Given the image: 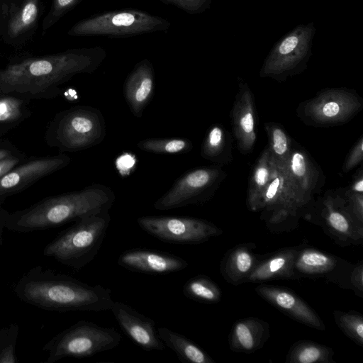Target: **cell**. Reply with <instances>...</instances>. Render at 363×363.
I'll list each match as a JSON object with an SVG mask.
<instances>
[{
  "instance_id": "1",
  "label": "cell",
  "mask_w": 363,
  "mask_h": 363,
  "mask_svg": "<svg viewBox=\"0 0 363 363\" xmlns=\"http://www.w3.org/2000/svg\"><path fill=\"white\" fill-rule=\"evenodd\" d=\"M106 54L103 47L96 45L22 57L0 69V94H39L76 74L94 72Z\"/></svg>"
},
{
  "instance_id": "2",
  "label": "cell",
  "mask_w": 363,
  "mask_h": 363,
  "mask_svg": "<svg viewBox=\"0 0 363 363\" xmlns=\"http://www.w3.org/2000/svg\"><path fill=\"white\" fill-rule=\"evenodd\" d=\"M116 200L113 191L101 184L50 198L20 215L16 225L22 229H43L109 212Z\"/></svg>"
},
{
  "instance_id": "3",
  "label": "cell",
  "mask_w": 363,
  "mask_h": 363,
  "mask_svg": "<svg viewBox=\"0 0 363 363\" xmlns=\"http://www.w3.org/2000/svg\"><path fill=\"white\" fill-rule=\"evenodd\" d=\"M20 294L33 304L60 311H106L114 301L109 289L65 276L26 281Z\"/></svg>"
},
{
  "instance_id": "4",
  "label": "cell",
  "mask_w": 363,
  "mask_h": 363,
  "mask_svg": "<svg viewBox=\"0 0 363 363\" xmlns=\"http://www.w3.org/2000/svg\"><path fill=\"white\" fill-rule=\"evenodd\" d=\"M110 222L109 212L79 219L50 242L45 253L73 268L81 269L97 255Z\"/></svg>"
},
{
  "instance_id": "5",
  "label": "cell",
  "mask_w": 363,
  "mask_h": 363,
  "mask_svg": "<svg viewBox=\"0 0 363 363\" xmlns=\"http://www.w3.org/2000/svg\"><path fill=\"white\" fill-rule=\"evenodd\" d=\"M170 26V22L162 17L136 9H123L98 13L82 19L69 28L67 35L128 38L166 32Z\"/></svg>"
},
{
  "instance_id": "6",
  "label": "cell",
  "mask_w": 363,
  "mask_h": 363,
  "mask_svg": "<svg viewBox=\"0 0 363 363\" xmlns=\"http://www.w3.org/2000/svg\"><path fill=\"white\" fill-rule=\"evenodd\" d=\"M315 30L311 22L300 24L287 33L267 55L259 71L260 77L284 82L305 70L312 55Z\"/></svg>"
},
{
  "instance_id": "7",
  "label": "cell",
  "mask_w": 363,
  "mask_h": 363,
  "mask_svg": "<svg viewBox=\"0 0 363 363\" xmlns=\"http://www.w3.org/2000/svg\"><path fill=\"white\" fill-rule=\"evenodd\" d=\"M121 335L114 328L81 320L57 335L48 344V362L65 357L84 358L116 348Z\"/></svg>"
},
{
  "instance_id": "8",
  "label": "cell",
  "mask_w": 363,
  "mask_h": 363,
  "mask_svg": "<svg viewBox=\"0 0 363 363\" xmlns=\"http://www.w3.org/2000/svg\"><path fill=\"white\" fill-rule=\"evenodd\" d=\"M362 108L363 99L354 90L328 88L300 103L296 115L307 125L332 127L349 122Z\"/></svg>"
},
{
  "instance_id": "9",
  "label": "cell",
  "mask_w": 363,
  "mask_h": 363,
  "mask_svg": "<svg viewBox=\"0 0 363 363\" xmlns=\"http://www.w3.org/2000/svg\"><path fill=\"white\" fill-rule=\"evenodd\" d=\"M221 167L215 164L185 172L154 203V208L166 211L206 202L226 177Z\"/></svg>"
},
{
  "instance_id": "10",
  "label": "cell",
  "mask_w": 363,
  "mask_h": 363,
  "mask_svg": "<svg viewBox=\"0 0 363 363\" xmlns=\"http://www.w3.org/2000/svg\"><path fill=\"white\" fill-rule=\"evenodd\" d=\"M313 204L307 202L291 184L285 166L275 163L272 179L265 188L256 211H262L267 222L272 225L303 216L308 218V211Z\"/></svg>"
},
{
  "instance_id": "11",
  "label": "cell",
  "mask_w": 363,
  "mask_h": 363,
  "mask_svg": "<svg viewBox=\"0 0 363 363\" xmlns=\"http://www.w3.org/2000/svg\"><path fill=\"white\" fill-rule=\"evenodd\" d=\"M106 135L104 117L101 111L89 106H79L67 111L59 121L57 139L68 151H79L101 143Z\"/></svg>"
},
{
  "instance_id": "12",
  "label": "cell",
  "mask_w": 363,
  "mask_h": 363,
  "mask_svg": "<svg viewBox=\"0 0 363 363\" xmlns=\"http://www.w3.org/2000/svg\"><path fill=\"white\" fill-rule=\"evenodd\" d=\"M137 223L148 234L169 243L201 244L222 234L212 223L193 217L145 216L138 218Z\"/></svg>"
},
{
  "instance_id": "13",
  "label": "cell",
  "mask_w": 363,
  "mask_h": 363,
  "mask_svg": "<svg viewBox=\"0 0 363 363\" xmlns=\"http://www.w3.org/2000/svg\"><path fill=\"white\" fill-rule=\"evenodd\" d=\"M0 40L21 48L35 34L43 12L42 0H1Z\"/></svg>"
},
{
  "instance_id": "14",
  "label": "cell",
  "mask_w": 363,
  "mask_h": 363,
  "mask_svg": "<svg viewBox=\"0 0 363 363\" xmlns=\"http://www.w3.org/2000/svg\"><path fill=\"white\" fill-rule=\"evenodd\" d=\"M314 207L328 234L339 242L358 245L363 240V223L350 208L341 189L327 191Z\"/></svg>"
},
{
  "instance_id": "15",
  "label": "cell",
  "mask_w": 363,
  "mask_h": 363,
  "mask_svg": "<svg viewBox=\"0 0 363 363\" xmlns=\"http://www.w3.org/2000/svg\"><path fill=\"white\" fill-rule=\"evenodd\" d=\"M352 265L337 256L313 247L299 246L294 264L296 279L325 278L343 288H351L350 275Z\"/></svg>"
},
{
  "instance_id": "16",
  "label": "cell",
  "mask_w": 363,
  "mask_h": 363,
  "mask_svg": "<svg viewBox=\"0 0 363 363\" xmlns=\"http://www.w3.org/2000/svg\"><path fill=\"white\" fill-rule=\"evenodd\" d=\"M233 136L242 155L251 153L257 141V111L253 93L248 84L239 79L230 113Z\"/></svg>"
},
{
  "instance_id": "17",
  "label": "cell",
  "mask_w": 363,
  "mask_h": 363,
  "mask_svg": "<svg viewBox=\"0 0 363 363\" xmlns=\"http://www.w3.org/2000/svg\"><path fill=\"white\" fill-rule=\"evenodd\" d=\"M289 178L300 195L309 203L324 186L325 175L308 151L293 142L291 152L285 166Z\"/></svg>"
},
{
  "instance_id": "18",
  "label": "cell",
  "mask_w": 363,
  "mask_h": 363,
  "mask_svg": "<svg viewBox=\"0 0 363 363\" xmlns=\"http://www.w3.org/2000/svg\"><path fill=\"white\" fill-rule=\"evenodd\" d=\"M110 310L123 331L143 350L151 352L165 349L152 318L121 301H113Z\"/></svg>"
},
{
  "instance_id": "19",
  "label": "cell",
  "mask_w": 363,
  "mask_h": 363,
  "mask_svg": "<svg viewBox=\"0 0 363 363\" xmlns=\"http://www.w3.org/2000/svg\"><path fill=\"white\" fill-rule=\"evenodd\" d=\"M119 266L130 271L148 274H167L186 269L183 258L163 251L133 248L124 251L117 260Z\"/></svg>"
},
{
  "instance_id": "20",
  "label": "cell",
  "mask_w": 363,
  "mask_h": 363,
  "mask_svg": "<svg viewBox=\"0 0 363 363\" xmlns=\"http://www.w3.org/2000/svg\"><path fill=\"white\" fill-rule=\"evenodd\" d=\"M257 294L283 313L308 327L324 330L320 316L298 295L289 289L266 284L255 288Z\"/></svg>"
},
{
  "instance_id": "21",
  "label": "cell",
  "mask_w": 363,
  "mask_h": 363,
  "mask_svg": "<svg viewBox=\"0 0 363 363\" xmlns=\"http://www.w3.org/2000/svg\"><path fill=\"white\" fill-rule=\"evenodd\" d=\"M155 85V69L151 61L145 58L137 62L123 85L125 101L135 117L142 116L152 97Z\"/></svg>"
},
{
  "instance_id": "22",
  "label": "cell",
  "mask_w": 363,
  "mask_h": 363,
  "mask_svg": "<svg viewBox=\"0 0 363 363\" xmlns=\"http://www.w3.org/2000/svg\"><path fill=\"white\" fill-rule=\"evenodd\" d=\"M70 162L67 155L43 158L13 168L0 178V195L16 191L31 182L60 169Z\"/></svg>"
},
{
  "instance_id": "23",
  "label": "cell",
  "mask_w": 363,
  "mask_h": 363,
  "mask_svg": "<svg viewBox=\"0 0 363 363\" xmlns=\"http://www.w3.org/2000/svg\"><path fill=\"white\" fill-rule=\"evenodd\" d=\"M299 247H287L259 260L246 282H263L274 279H296L294 264Z\"/></svg>"
},
{
  "instance_id": "24",
  "label": "cell",
  "mask_w": 363,
  "mask_h": 363,
  "mask_svg": "<svg viewBox=\"0 0 363 363\" xmlns=\"http://www.w3.org/2000/svg\"><path fill=\"white\" fill-rule=\"evenodd\" d=\"M269 336L267 323L253 317L240 319L232 328L230 347L238 352L251 353L261 348Z\"/></svg>"
},
{
  "instance_id": "25",
  "label": "cell",
  "mask_w": 363,
  "mask_h": 363,
  "mask_svg": "<svg viewBox=\"0 0 363 363\" xmlns=\"http://www.w3.org/2000/svg\"><path fill=\"white\" fill-rule=\"evenodd\" d=\"M253 245H239L230 250L220 262V270L224 279L232 284L246 282L259 260L253 252Z\"/></svg>"
},
{
  "instance_id": "26",
  "label": "cell",
  "mask_w": 363,
  "mask_h": 363,
  "mask_svg": "<svg viewBox=\"0 0 363 363\" xmlns=\"http://www.w3.org/2000/svg\"><path fill=\"white\" fill-rule=\"evenodd\" d=\"M200 154L203 159L221 167L233 161L231 135L223 125L213 124L208 129Z\"/></svg>"
},
{
  "instance_id": "27",
  "label": "cell",
  "mask_w": 363,
  "mask_h": 363,
  "mask_svg": "<svg viewBox=\"0 0 363 363\" xmlns=\"http://www.w3.org/2000/svg\"><path fill=\"white\" fill-rule=\"evenodd\" d=\"M275 162L268 146L263 150L255 163L249 178L246 203L248 209L256 211L260 198L273 177Z\"/></svg>"
},
{
  "instance_id": "28",
  "label": "cell",
  "mask_w": 363,
  "mask_h": 363,
  "mask_svg": "<svg viewBox=\"0 0 363 363\" xmlns=\"http://www.w3.org/2000/svg\"><path fill=\"white\" fill-rule=\"evenodd\" d=\"M160 340L182 362L214 363V360L200 346L186 336L162 327L157 329Z\"/></svg>"
},
{
  "instance_id": "29",
  "label": "cell",
  "mask_w": 363,
  "mask_h": 363,
  "mask_svg": "<svg viewBox=\"0 0 363 363\" xmlns=\"http://www.w3.org/2000/svg\"><path fill=\"white\" fill-rule=\"evenodd\" d=\"M333 350L325 345L311 341H298L295 343L286 357L289 363H330L334 362Z\"/></svg>"
},
{
  "instance_id": "30",
  "label": "cell",
  "mask_w": 363,
  "mask_h": 363,
  "mask_svg": "<svg viewBox=\"0 0 363 363\" xmlns=\"http://www.w3.org/2000/svg\"><path fill=\"white\" fill-rule=\"evenodd\" d=\"M264 128L268 138V147L270 155L276 164L286 166L289 159L293 140L280 124L267 122Z\"/></svg>"
},
{
  "instance_id": "31",
  "label": "cell",
  "mask_w": 363,
  "mask_h": 363,
  "mask_svg": "<svg viewBox=\"0 0 363 363\" xmlns=\"http://www.w3.org/2000/svg\"><path fill=\"white\" fill-rule=\"evenodd\" d=\"M184 296L203 303H216L222 297L218 286L211 278L198 274L188 279L182 289Z\"/></svg>"
},
{
  "instance_id": "32",
  "label": "cell",
  "mask_w": 363,
  "mask_h": 363,
  "mask_svg": "<svg viewBox=\"0 0 363 363\" xmlns=\"http://www.w3.org/2000/svg\"><path fill=\"white\" fill-rule=\"evenodd\" d=\"M137 147L147 152L174 155L190 152L193 149V143L190 140L182 138H147L138 143Z\"/></svg>"
},
{
  "instance_id": "33",
  "label": "cell",
  "mask_w": 363,
  "mask_h": 363,
  "mask_svg": "<svg viewBox=\"0 0 363 363\" xmlns=\"http://www.w3.org/2000/svg\"><path fill=\"white\" fill-rule=\"evenodd\" d=\"M334 319L340 329L351 340L363 347V317L357 312L335 311Z\"/></svg>"
},
{
  "instance_id": "34",
  "label": "cell",
  "mask_w": 363,
  "mask_h": 363,
  "mask_svg": "<svg viewBox=\"0 0 363 363\" xmlns=\"http://www.w3.org/2000/svg\"><path fill=\"white\" fill-rule=\"evenodd\" d=\"M83 1L52 0L50 8L42 21L43 35L56 24L66 13Z\"/></svg>"
},
{
  "instance_id": "35",
  "label": "cell",
  "mask_w": 363,
  "mask_h": 363,
  "mask_svg": "<svg viewBox=\"0 0 363 363\" xmlns=\"http://www.w3.org/2000/svg\"><path fill=\"white\" fill-rule=\"evenodd\" d=\"M21 115V102L13 97L0 98V122L16 121Z\"/></svg>"
},
{
  "instance_id": "36",
  "label": "cell",
  "mask_w": 363,
  "mask_h": 363,
  "mask_svg": "<svg viewBox=\"0 0 363 363\" xmlns=\"http://www.w3.org/2000/svg\"><path fill=\"white\" fill-rule=\"evenodd\" d=\"M164 4H172L189 14L201 13L211 6L212 0H159Z\"/></svg>"
},
{
  "instance_id": "37",
  "label": "cell",
  "mask_w": 363,
  "mask_h": 363,
  "mask_svg": "<svg viewBox=\"0 0 363 363\" xmlns=\"http://www.w3.org/2000/svg\"><path fill=\"white\" fill-rule=\"evenodd\" d=\"M363 160V135L357 140L345 158L342 172L347 174L356 167Z\"/></svg>"
},
{
  "instance_id": "38",
  "label": "cell",
  "mask_w": 363,
  "mask_h": 363,
  "mask_svg": "<svg viewBox=\"0 0 363 363\" xmlns=\"http://www.w3.org/2000/svg\"><path fill=\"white\" fill-rule=\"evenodd\" d=\"M347 203L354 216L363 223V194L341 189Z\"/></svg>"
},
{
  "instance_id": "39",
  "label": "cell",
  "mask_w": 363,
  "mask_h": 363,
  "mask_svg": "<svg viewBox=\"0 0 363 363\" xmlns=\"http://www.w3.org/2000/svg\"><path fill=\"white\" fill-rule=\"evenodd\" d=\"M350 283L352 289L356 294L362 296L363 294V262L361 261L355 267H353L350 275Z\"/></svg>"
},
{
  "instance_id": "40",
  "label": "cell",
  "mask_w": 363,
  "mask_h": 363,
  "mask_svg": "<svg viewBox=\"0 0 363 363\" xmlns=\"http://www.w3.org/2000/svg\"><path fill=\"white\" fill-rule=\"evenodd\" d=\"M135 163L134 155L130 154H125L121 155L120 157L116 160V165L120 170L121 174H124V172H128L133 169Z\"/></svg>"
},
{
  "instance_id": "41",
  "label": "cell",
  "mask_w": 363,
  "mask_h": 363,
  "mask_svg": "<svg viewBox=\"0 0 363 363\" xmlns=\"http://www.w3.org/2000/svg\"><path fill=\"white\" fill-rule=\"evenodd\" d=\"M348 191L355 193L363 194V169L360 167L359 170L356 172L354 176V179L350 184L346 188Z\"/></svg>"
},
{
  "instance_id": "42",
  "label": "cell",
  "mask_w": 363,
  "mask_h": 363,
  "mask_svg": "<svg viewBox=\"0 0 363 363\" xmlns=\"http://www.w3.org/2000/svg\"><path fill=\"white\" fill-rule=\"evenodd\" d=\"M18 162V159L11 157L0 160V178L13 169Z\"/></svg>"
},
{
  "instance_id": "43",
  "label": "cell",
  "mask_w": 363,
  "mask_h": 363,
  "mask_svg": "<svg viewBox=\"0 0 363 363\" xmlns=\"http://www.w3.org/2000/svg\"><path fill=\"white\" fill-rule=\"evenodd\" d=\"M9 157V153L6 150H0V160Z\"/></svg>"
},
{
  "instance_id": "44",
  "label": "cell",
  "mask_w": 363,
  "mask_h": 363,
  "mask_svg": "<svg viewBox=\"0 0 363 363\" xmlns=\"http://www.w3.org/2000/svg\"><path fill=\"white\" fill-rule=\"evenodd\" d=\"M1 18H2V8H1V0H0V25L1 23Z\"/></svg>"
}]
</instances>
